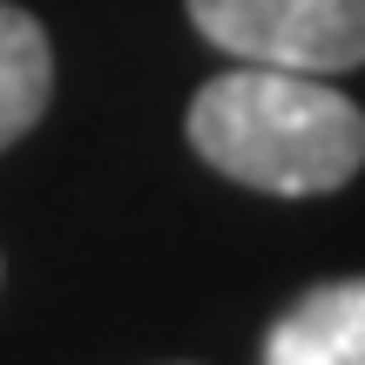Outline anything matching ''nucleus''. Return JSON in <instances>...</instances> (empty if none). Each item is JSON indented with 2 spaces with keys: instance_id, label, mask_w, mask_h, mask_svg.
Segmentation results:
<instances>
[{
  "instance_id": "1",
  "label": "nucleus",
  "mask_w": 365,
  "mask_h": 365,
  "mask_svg": "<svg viewBox=\"0 0 365 365\" xmlns=\"http://www.w3.org/2000/svg\"><path fill=\"white\" fill-rule=\"evenodd\" d=\"M190 149L264 196H331L365 170V108L331 75L223 68L190 95Z\"/></svg>"
},
{
  "instance_id": "2",
  "label": "nucleus",
  "mask_w": 365,
  "mask_h": 365,
  "mask_svg": "<svg viewBox=\"0 0 365 365\" xmlns=\"http://www.w3.org/2000/svg\"><path fill=\"white\" fill-rule=\"evenodd\" d=\"M190 27L217 54L291 75L365 68V0H182Z\"/></svg>"
},
{
  "instance_id": "3",
  "label": "nucleus",
  "mask_w": 365,
  "mask_h": 365,
  "mask_svg": "<svg viewBox=\"0 0 365 365\" xmlns=\"http://www.w3.org/2000/svg\"><path fill=\"white\" fill-rule=\"evenodd\" d=\"M264 365H365V277L312 284L271 318Z\"/></svg>"
},
{
  "instance_id": "4",
  "label": "nucleus",
  "mask_w": 365,
  "mask_h": 365,
  "mask_svg": "<svg viewBox=\"0 0 365 365\" xmlns=\"http://www.w3.org/2000/svg\"><path fill=\"white\" fill-rule=\"evenodd\" d=\"M54 102V41L27 7L0 0V149H14Z\"/></svg>"
}]
</instances>
